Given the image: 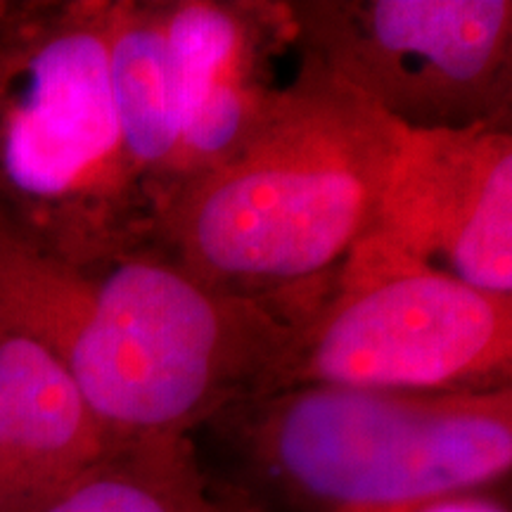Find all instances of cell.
Segmentation results:
<instances>
[{"label":"cell","mask_w":512,"mask_h":512,"mask_svg":"<svg viewBox=\"0 0 512 512\" xmlns=\"http://www.w3.org/2000/svg\"><path fill=\"white\" fill-rule=\"evenodd\" d=\"M302 57L252 138L155 219V245L214 290L320 294L375 223L403 128Z\"/></svg>","instance_id":"6da1fadb"},{"label":"cell","mask_w":512,"mask_h":512,"mask_svg":"<svg viewBox=\"0 0 512 512\" xmlns=\"http://www.w3.org/2000/svg\"><path fill=\"white\" fill-rule=\"evenodd\" d=\"M41 278L38 316L15 330L60 358L117 444L190 437L264 394L299 328L287 304L214 290L155 242L110 256L93 283Z\"/></svg>","instance_id":"7a4b0ae2"},{"label":"cell","mask_w":512,"mask_h":512,"mask_svg":"<svg viewBox=\"0 0 512 512\" xmlns=\"http://www.w3.org/2000/svg\"><path fill=\"white\" fill-rule=\"evenodd\" d=\"M223 415L271 482L328 512L479 494L512 467V387L422 394L304 384Z\"/></svg>","instance_id":"3957f363"},{"label":"cell","mask_w":512,"mask_h":512,"mask_svg":"<svg viewBox=\"0 0 512 512\" xmlns=\"http://www.w3.org/2000/svg\"><path fill=\"white\" fill-rule=\"evenodd\" d=\"M510 382L512 297L477 290L368 233L302 318L264 394L304 384L489 392Z\"/></svg>","instance_id":"277c9868"},{"label":"cell","mask_w":512,"mask_h":512,"mask_svg":"<svg viewBox=\"0 0 512 512\" xmlns=\"http://www.w3.org/2000/svg\"><path fill=\"white\" fill-rule=\"evenodd\" d=\"M302 53L408 131L510 121V0L285 3Z\"/></svg>","instance_id":"5b68a950"},{"label":"cell","mask_w":512,"mask_h":512,"mask_svg":"<svg viewBox=\"0 0 512 512\" xmlns=\"http://www.w3.org/2000/svg\"><path fill=\"white\" fill-rule=\"evenodd\" d=\"M107 41L110 5H98L29 50L0 124V171L29 202H91L112 240L133 249L155 242V214L121 145Z\"/></svg>","instance_id":"8992f818"},{"label":"cell","mask_w":512,"mask_h":512,"mask_svg":"<svg viewBox=\"0 0 512 512\" xmlns=\"http://www.w3.org/2000/svg\"><path fill=\"white\" fill-rule=\"evenodd\" d=\"M370 233L477 290L512 297L510 121L403 128Z\"/></svg>","instance_id":"52a82bcc"},{"label":"cell","mask_w":512,"mask_h":512,"mask_svg":"<svg viewBox=\"0 0 512 512\" xmlns=\"http://www.w3.org/2000/svg\"><path fill=\"white\" fill-rule=\"evenodd\" d=\"M164 10L181 91V147L159 209L264 124L285 88L275 83L273 55L294 41L285 3L164 0Z\"/></svg>","instance_id":"ba28073f"},{"label":"cell","mask_w":512,"mask_h":512,"mask_svg":"<svg viewBox=\"0 0 512 512\" xmlns=\"http://www.w3.org/2000/svg\"><path fill=\"white\" fill-rule=\"evenodd\" d=\"M3 498L36 508L119 446L48 347L17 330L0 335Z\"/></svg>","instance_id":"9c48e42d"},{"label":"cell","mask_w":512,"mask_h":512,"mask_svg":"<svg viewBox=\"0 0 512 512\" xmlns=\"http://www.w3.org/2000/svg\"><path fill=\"white\" fill-rule=\"evenodd\" d=\"M107 57L121 145L157 216L181 147V91L164 0L110 5Z\"/></svg>","instance_id":"30bf717a"},{"label":"cell","mask_w":512,"mask_h":512,"mask_svg":"<svg viewBox=\"0 0 512 512\" xmlns=\"http://www.w3.org/2000/svg\"><path fill=\"white\" fill-rule=\"evenodd\" d=\"M29 512H216V489L190 437H147L114 446Z\"/></svg>","instance_id":"8fae6325"},{"label":"cell","mask_w":512,"mask_h":512,"mask_svg":"<svg viewBox=\"0 0 512 512\" xmlns=\"http://www.w3.org/2000/svg\"><path fill=\"white\" fill-rule=\"evenodd\" d=\"M216 512H268L261 505L249 501L238 491H228V494H219L216 491ZM337 512H508L503 503L494 501V498L479 494H460V496H446L434 498V501H420L408 505H392V508H358V510H337Z\"/></svg>","instance_id":"7c38bea8"},{"label":"cell","mask_w":512,"mask_h":512,"mask_svg":"<svg viewBox=\"0 0 512 512\" xmlns=\"http://www.w3.org/2000/svg\"><path fill=\"white\" fill-rule=\"evenodd\" d=\"M0 498H3V434H0Z\"/></svg>","instance_id":"4fadbf2b"}]
</instances>
